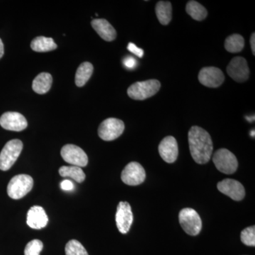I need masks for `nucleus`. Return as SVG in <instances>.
<instances>
[{
  "label": "nucleus",
  "mask_w": 255,
  "mask_h": 255,
  "mask_svg": "<svg viewBox=\"0 0 255 255\" xmlns=\"http://www.w3.org/2000/svg\"><path fill=\"white\" fill-rule=\"evenodd\" d=\"M133 221L131 207L127 201H121L117 206L116 223L119 232L127 234L131 227Z\"/></svg>",
  "instance_id": "10"
},
{
  "label": "nucleus",
  "mask_w": 255,
  "mask_h": 255,
  "mask_svg": "<svg viewBox=\"0 0 255 255\" xmlns=\"http://www.w3.org/2000/svg\"><path fill=\"white\" fill-rule=\"evenodd\" d=\"M199 80L204 86L216 88L221 86L224 82V74L221 69L216 67H206L199 72Z\"/></svg>",
  "instance_id": "12"
},
{
  "label": "nucleus",
  "mask_w": 255,
  "mask_h": 255,
  "mask_svg": "<svg viewBox=\"0 0 255 255\" xmlns=\"http://www.w3.org/2000/svg\"><path fill=\"white\" fill-rule=\"evenodd\" d=\"M92 28L106 41H112L117 38V31L105 18H96L91 22Z\"/></svg>",
  "instance_id": "17"
},
{
  "label": "nucleus",
  "mask_w": 255,
  "mask_h": 255,
  "mask_svg": "<svg viewBox=\"0 0 255 255\" xmlns=\"http://www.w3.org/2000/svg\"><path fill=\"white\" fill-rule=\"evenodd\" d=\"M179 223L184 231L190 236H196L200 233L202 221L200 216L191 208L182 209L179 214Z\"/></svg>",
  "instance_id": "5"
},
{
  "label": "nucleus",
  "mask_w": 255,
  "mask_h": 255,
  "mask_svg": "<svg viewBox=\"0 0 255 255\" xmlns=\"http://www.w3.org/2000/svg\"><path fill=\"white\" fill-rule=\"evenodd\" d=\"M188 136L189 149L194 160L200 164L209 162L214 149L212 139L209 132L202 128L192 127Z\"/></svg>",
  "instance_id": "1"
},
{
  "label": "nucleus",
  "mask_w": 255,
  "mask_h": 255,
  "mask_svg": "<svg viewBox=\"0 0 255 255\" xmlns=\"http://www.w3.org/2000/svg\"><path fill=\"white\" fill-rule=\"evenodd\" d=\"M23 149V142L18 139L6 142L0 153V169L6 171L12 167Z\"/></svg>",
  "instance_id": "4"
},
{
  "label": "nucleus",
  "mask_w": 255,
  "mask_h": 255,
  "mask_svg": "<svg viewBox=\"0 0 255 255\" xmlns=\"http://www.w3.org/2000/svg\"><path fill=\"white\" fill-rule=\"evenodd\" d=\"M218 189L225 195L235 201H241L246 196V190L243 184L233 179H225L218 183Z\"/></svg>",
  "instance_id": "13"
},
{
  "label": "nucleus",
  "mask_w": 255,
  "mask_h": 255,
  "mask_svg": "<svg viewBox=\"0 0 255 255\" xmlns=\"http://www.w3.org/2000/svg\"><path fill=\"white\" fill-rule=\"evenodd\" d=\"M160 87V82L157 80L137 82L129 87L127 93L132 100H145L156 95Z\"/></svg>",
  "instance_id": "2"
},
{
  "label": "nucleus",
  "mask_w": 255,
  "mask_h": 255,
  "mask_svg": "<svg viewBox=\"0 0 255 255\" xmlns=\"http://www.w3.org/2000/svg\"><path fill=\"white\" fill-rule=\"evenodd\" d=\"M0 126L3 128L12 131H21L27 127L26 118L18 112H6L0 117Z\"/></svg>",
  "instance_id": "14"
},
{
  "label": "nucleus",
  "mask_w": 255,
  "mask_h": 255,
  "mask_svg": "<svg viewBox=\"0 0 255 255\" xmlns=\"http://www.w3.org/2000/svg\"><path fill=\"white\" fill-rule=\"evenodd\" d=\"M213 162L216 168L222 173L232 174L237 170L238 159L236 155L227 149H219L213 156Z\"/></svg>",
  "instance_id": "6"
},
{
  "label": "nucleus",
  "mask_w": 255,
  "mask_h": 255,
  "mask_svg": "<svg viewBox=\"0 0 255 255\" xmlns=\"http://www.w3.org/2000/svg\"><path fill=\"white\" fill-rule=\"evenodd\" d=\"M155 13L161 24L167 25L172 18V6L168 1H159L155 6Z\"/></svg>",
  "instance_id": "19"
},
{
  "label": "nucleus",
  "mask_w": 255,
  "mask_h": 255,
  "mask_svg": "<svg viewBox=\"0 0 255 255\" xmlns=\"http://www.w3.org/2000/svg\"><path fill=\"white\" fill-rule=\"evenodd\" d=\"M146 177L145 169L141 164L137 162H131L126 166L122 171V179L129 186L140 185L144 182Z\"/></svg>",
  "instance_id": "9"
},
{
  "label": "nucleus",
  "mask_w": 255,
  "mask_h": 255,
  "mask_svg": "<svg viewBox=\"0 0 255 255\" xmlns=\"http://www.w3.org/2000/svg\"><path fill=\"white\" fill-rule=\"evenodd\" d=\"M159 155L167 163L177 160L179 149L177 140L173 136H167L160 142L158 147Z\"/></svg>",
  "instance_id": "15"
},
{
  "label": "nucleus",
  "mask_w": 255,
  "mask_h": 255,
  "mask_svg": "<svg viewBox=\"0 0 255 255\" xmlns=\"http://www.w3.org/2000/svg\"><path fill=\"white\" fill-rule=\"evenodd\" d=\"M251 135V136L255 137V130H252Z\"/></svg>",
  "instance_id": "34"
},
{
  "label": "nucleus",
  "mask_w": 255,
  "mask_h": 255,
  "mask_svg": "<svg viewBox=\"0 0 255 255\" xmlns=\"http://www.w3.org/2000/svg\"><path fill=\"white\" fill-rule=\"evenodd\" d=\"M48 222V216L41 206H32L31 209L28 210L26 223L30 228L40 230L46 227Z\"/></svg>",
  "instance_id": "16"
},
{
  "label": "nucleus",
  "mask_w": 255,
  "mask_h": 255,
  "mask_svg": "<svg viewBox=\"0 0 255 255\" xmlns=\"http://www.w3.org/2000/svg\"><path fill=\"white\" fill-rule=\"evenodd\" d=\"M244 46V38L237 33L227 37L225 41V48L230 53H239L243 50Z\"/></svg>",
  "instance_id": "24"
},
{
  "label": "nucleus",
  "mask_w": 255,
  "mask_h": 255,
  "mask_svg": "<svg viewBox=\"0 0 255 255\" xmlns=\"http://www.w3.org/2000/svg\"><path fill=\"white\" fill-rule=\"evenodd\" d=\"M227 73L235 81L246 82L249 78L250 75L248 62L243 57H235L228 64Z\"/></svg>",
  "instance_id": "11"
},
{
  "label": "nucleus",
  "mask_w": 255,
  "mask_h": 255,
  "mask_svg": "<svg viewBox=\"0 0 255 255\" xmlns=\"http://www.w3.org/2000/svg\"><path fill=\"white\" fill-rule=\"evenodd\" d=\"M4 44H3L2 41H1V38H0V59H1V57L4 55Z\"/></svg>",
  "instance_id": "32"
},
{
  "label": "nucleus",
  "mask_w": 255,
  "mask_h": 255,
  "mask_svg": "<svg viewBox=\"0 0 255 255\" xmlns=\"http://www.w3.org/2000/svg\"><path fill=\"white\" fill-rule=\"evenodd\" d=\"M33 179L27 174H18L10 180L7 186V194L13 199H20L31 191Z\"/></svg>",
  "instance_id": "3"
},
{
  "label": "nucleus",
  "mask_w": 255,
  "mask_h": 255,
  "mask_svg": "<svg viewBox=\"0 0 255 255\" xmlns=\"http://www.w3.org/2000/svg\"><path fill=\"white\" fill-rule=\"evenodd\" d=\"M60 187L63 190L72 191L74 189L73 183L70 180H63L60 183Z\"/></svg>",
  "instance_id": "30"
},
{
  "label": "nucleus",
  "mask_w": 255,
  "mask_h": 255,
  "mask_svg": "<svg viewBox=\"0 0 255 255\" xmlns=\"http://www.w3.org/2000/svg\"><path fill=\"white\" fill-rule=\"evenodd\" d=\"M52 83L53 78L51 75L48 73H42L33 80L32 88L36 93L44 95L49 91Z\"/></svg>",
  "instance_id": "18"
},
{
  "label": "nucleus",
  "mask_w": 255,
  "mask_h": 255,
  "mask_svg": "<svg viewBox=\"0 0 255 255\" xmlns=\"http://www.w3.org/2000/svg\"><path fill=\"white\" fill-rule=\"evenodd\" d=\"M241 241L247 246H255V226H251L242 231Z\"/></svg>",
  "instance_id": "26"
},
{
  "label": "nucleus",
  "mask_w": 255,
  "mask_h": 255,
  "mask_svg": "<svg viewBox=\"0 0 255 255\" xmlns=\"http://www.w3.org/2000/svg\"><path fill=\"white\" fill-rule=\"evenodd\" d=\"M56 43L52 38L45 36H38L31 41V48L36 52H49L57 48Z\"/></svg>",
  "instance_id": "20"
},
{
  "label": "nucleus",
  "mask_w": 255,
  "mask_h": 255,
  "mask_svg": "<svg viewBox=\"0 0 255 255\" xmlns=\"http://www.w3.org/2000/svg\"><path fill=\"white\" fill-rule=\"evenodd\" d=\"M59 174L63 177H70L76 181L77 182L82 183L85 179V174L81 167L77 166H63L59 169Z\"/></svg>",
  "instance_id": "23"
},
{
  "label": "nucleus",
  "mask_w": 255,
  "mask_h": 255,
  "mask_svg": "<svg viewBox=\"0 0 255 255\" xmlns=\"http://www.w3.org/2000/svg\"><path fill=\"white\" fill-rule=\"evenodd\" d=\"M186 11L189 16L196 21H200L205 19L208 15L206 8L200 3L193 0L188 1L186 6Z\"/></svg>",
  "instance_id": "22"
},
{
  "label": "nucleus",
  "mask_w": 255,
  "mask_h": 255,
  "mask_svg": "<svg viewBox=\"0 0 255 255\" xmlns=\"http://www.w3.org/2000/svg\"><path fill=\"white\" fill-rule=\"evenodd\" d=\"M93 65L89 62H85L79 66L75 75V84L79 87H83L91 78L93 73Z\"/></svg>",
  "instance_id": "21"
},
{
  "label": "nucleus",
  "mask_w": 255,
  "mask_h": 255,
  "mask_svg": "<svg viewBox=\"0 0 255 255\" xmlns=\"http://www.w3.org/2000/svg\"><path fill=\"white\" fill-rule=\"evenodd\" d=\"M255 33H253L251 35V46L252 52H253V55H255Z\"/></svg>",
  "instance_id": "31"
},
{
  "label": "nucleus",
  "mask_w": 255,
  "mask_h": 255,
  "mask_svg": "<svg viewBox=\"0 0 255 255\" xmlns=\"http://www.w3.org/2000/svg\"><path fill=\"white\" fill-rule=\"evenodd\" d=\"M124 65H125L128 69L132 70V69L135 68V66H136L137 62L135 58H132V57L128 56L127 57V58L124 59Z\"/></svg>",
  "instance_id": "29"
},
{
  "label": "nucleus",
  "mask_w": 255,
  "mask_h": 255,
  "mask_svg": "<svg viewBox=\"0 0 255 255\" xmlns=\"http://www.w3.org/2000/svg\"><path fill=\"white\" fill-rule=\"evenodd\" d=\"M127 48L129 51L131 52L134 55H137L139 58H142V57L143 56V50L135 46L134 43H129Z\"/></svg>",
  "instance_id": "28"
},
{
  "label": "nucleus",
  "mask_w": 255,
  "mask_h": 255,
  "mask_svg": "<svg viewBox=\"0 0 255 255\" xmlns=\"http://www.w3.org/2000/svg\"><path fill=\"white\" fill-rule=\"evenodd\" d=\"M247 120L249 121L250 122H253V121L255 120V117H251V118H249V117H246Z\"/></svg>",
  "instance_id": "33"
},
{
  "label": "nucleus",
  "mask_w": 255,
  "mask_h": 255,
  "mask_svg": "<svg viewBox=\"0 0 255 255\" xmlns=\"http://www.w3.org/2000/svg\"><path fill=\"white\" fill-rule=\"evenodd\" d=\"M60 153L64 160L72 165L83 167L88 164L87 154L78 146L72 144L64 145Z\"/></svg>",
  "instance_id": "8"
},
{
  "label": "nucleus",
  "mask_w": 255,
  "mask_h": 255,
  "mask_svg": "<svg viewBox=\"0 0 255 255\" xmlns=\"http://www.w3.org/2000/svg\"><path fill=\"white\" fill-rule=\"evenodd\" d=\"M66 255H89L84 246L76 240H72L65 246Z\"/></svg>",
  "instance_id": "25"
},
{
  "label": "nucleus",
  "mask_w": 255,
  "mask_h": 255,
  "mask_svg": "<svg viewBox=\"0 0 255 255\" xmlns=\"http://www.w3.org/2000/svg\"><path fill=\"white\" fill-rule=\"evenodd\" d=\"M124 128L125 125L122 120L109 118L100 124L98 128L99 136L105 141H112L122 135Z\"/></svg>",
  "instance_id": "7"
},
{
  "label": "nucleus",
  "mask_w": 255,
  "mask_h": 255,
  "mask_svg": "<svg viewBox=\"0 0 255 255\" xmlns=\"http://www.w3.org/2000/svg\"><path fill=\"white\" fill-rule=\"evenodd\" d=\"M43 243L39 240H33L26 245L24 250L25 255H40L43 250Z\"/></svg>",
  "instance_id": "27"
}]
</instances>
